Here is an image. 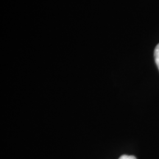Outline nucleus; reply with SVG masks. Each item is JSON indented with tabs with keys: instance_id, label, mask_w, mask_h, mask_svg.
<instances>
[{
	"instance_id": "nucleus-1",
	"label": "nucleus",
	"mask_w": 159,
	"mask_h": 159,
	"mask_svg": "<svg viewBox=\"0 0 159 159\" xmlns=\"http://www.w3.org/2000/svg\"><path fill=\"white\" fill-rule=\"evenodd\" d=\"M154 58L155 61H156V66H158V69L159 70V43L156 47L154 51Z\"/></svg>"
},
{
	"instance_id": "nucleus-2",
	"label": "nucleus",
	"mask_w": 159,
	"mask_h": 159,
	"mask_svg": "<svg viewBox=\"0 0 159 159\" xmlns=\"http://www.w3.org/2000/svg\"><path fill=\"white\" fill-rule=\"evenodd\" d=\"M119 159H136L135 156H127V155H123Z\"/></svg>"
}]
</instances>
